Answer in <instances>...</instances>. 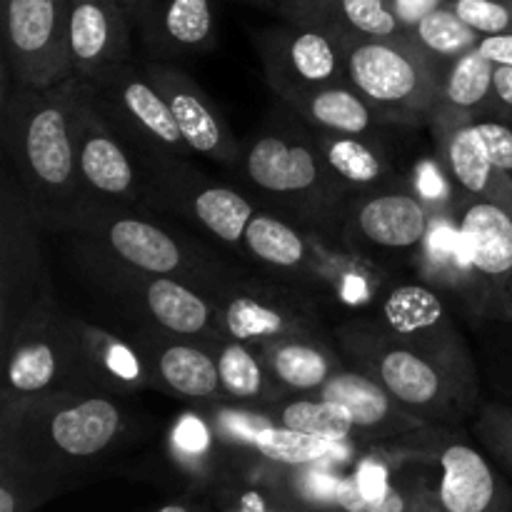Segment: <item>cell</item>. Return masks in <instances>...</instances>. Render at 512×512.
Here are the masks:
<instances>
[{"label": "cell", "instance_id": "cell-38", "mask_svg": "<svg viewBox=\"0 0 512 512\" xmlns=\"http://www.w3.org/2000/svg\"><path fill=\"white\" fill-rule=\"evenodd\" d=\"M448 5L483 38L512 33V0H448Z\"/></svg>", "mask_w": 512, "mask_h": 512}, {"label": "cell", "instance_id": "cell-30", "mask_svg": "<svg viewBox=\"0 0 512 512\" xmlns=\"http://www.w3.org/2000/svg\"><path fill=\"white\" fill-rule=\"evenodd\" d=\"M280 103L288 105L315 133L365 138L378 125H383V120L370 108L368 100L350 83L328 85V88L310 90V93L288 95Z\"/></svg>", "mask_w": 512, "mask_h": 512}, {"label": "cell", "instance_id": "cell-4", "mask_svg": "<svg viewBox=\"0 0 512 512\" xmlns=\"http://www.w3.org/2000/svg\"><path fill=\"white\" fill-rule=\"evenodd\" d=\"M243 178L290 223L340 240L345 210L355 190L330 170L313 138L265 133L243 153Z\"/></svg>", "mask_w": 512, "mask_h": 512}, {"label": "cell", "instance_id": "cell-16", "mask_svg": "<svg viewBox=\"0 0 512 512\" xmlns=\"http://www.w3.org/2000/svg\"><path fill=\"white\" fill-rule=\"evenodd\" d=\"M143 208L190 220L230 248L243 245L245 230L255 215L253 203L240 190L200 178L193 163L153 175Z\"/></svg>", "mask_w": 512, "mask_h": 512}, {"label": "cell", "instance_id": "cell-17", "mask_svg": "<svg viewBox=\"0 0 512 512\" xmlns=\"http://www.w3.org/2000/svg\"><path fill=\"white\" fill-rule=\"evenodd\" d=\"M375 323L400 343L428 353L468 375H478L445 298L428 283H400L380 303Z\"/></svg>", "mask_w": 512, "mask_h": 512}, {"label": "cell", "instance_id": "cell-33", "mask_svg": "<svg viewBox=\"0 0 512 512\" xmlns=\"http://www.w3.org/2000/svg\"><path fill=\"white\" fill-rule=\"evenodd\" d=\"M218 358L223 398L240 405H275L288 390L278 385L258 348L240 340L223 338L213 345Z\"/></svg>", "mask_w": 512, "mask_h": 512}, {"label": "cell", "instance_id": "cell-11", "mask_svg": "<svg viewBox=\"0 0 512 512\" xmlns=\"http://www.w3.org/2000/svg\"><path fill=\"white\" fill-rule=\"evenodd\" d=\"M3 65L20 88L48 90L73 78L70 0H0Z\"/></svg>", "mask_w": 512, "mask_h": 512}, {"label": "cell", "instance_id": "cell-12", "mask_svg": "<svg viewBox=\"0 0 512 512\" xmlns=\"http://www.w3.org/2000/svg\"><path fill=\"white\" fill-rule=\"evenodd\" d=\"M43 230L33 203L10 168L0 188V345L50 283L40 245Z\"/></svg>", "mask_w": 512, "mask_h": 512}, {"label": "cell", "instance_id": "cell-27", "mask_svg": "<svg viewBox=\"0 0 512 512\" xmlns=\"http://www.w3.org/2000/svg\"><path fill=\"white\" fill-rule=\"evenodd\" d=\"M285 13L293 23L328 30L343 43L410 38L390 0H290Z\"/></svg>", "mask_w": 512, "mask_h": 512}, {"label": "cell", "instance_id": "cell-7", "mask_svg": "<svg viewBox=\"0 0 512 512\" xmlns=\"http://www.w3.org/2000/svg\"><path fill=\"white\" fill-rule=\"evenodd\" d=\"M80 85L125 148L143 165L148 180L190 163L193 148L143 63H118L80 80Z\"/></svg>", "mask_w": 512, "mask_h": 512}, {"label": "cell", "instance_id": "cell-10", "mask_svg": "<svg viewBox=\"0 0 512 512\" xmlns=\"http://www.w3.org/2000/svg\"><path fill=\"white\" fill-rule=\"evenodd\" d=\"M433 210L403 185L355 190L340 230L353 258L380 268L415 263L428 238Z\"/></svg>", "mask_w": 512, "mask_h": 512}, {"label": "cell", "instance_id": "cell-18", "mask_svg": "<svg viewBox=\"0 0 512 512\" xmlns=\"http://www.w3.org/2000/svg\"><path fill=\"white\" fill-rule=\"evenodd\" d=\"M143 65L173 110L193 153L220 165H238V160L243 158L238 138L208 93L175 63L145 60Z\"/></svg>", "mask_w": 512, "mask_h": 512}, {"label": "cell", "instance_id": "cell-35", "mask_svg": "<svg viewBox=\"0 0 512 512\" xmlns=\"http://www.w3.org/2000/svg\"><path fill=\"white\" fill-rule=\"evenodd\" d=\"M415 43L420 45L425 55L440 63L443 68H448L453 60L463 58L465 53L475 50L480 45L483 35L475 33L465 20H460V15L450 8L448 3L435 8L433 13L425 15L413 30H410Z\"/></svg>", "mask_w": 512, "mask_h": 512}, {"label": "cell", "instance_id": "cell-24", "mask_svg": "<svg viewBox=\"0 0 512 512\" xmlns=\"http://www.w3.org/2000/svg\"><path fill=\"white\" fill-rule=\"evenodd\" d=\"M318 398L343 405L353 418L355 430L375 435V438H395V435L418 433L428 428L423 418L400 405L383 385L368 373L340 365L333 378L323 385Z\"/></svg>", "mask_w": 512, "mask_h": 512}, {"label": "cell", "instance_id": "cell-32", "mask_svg": "<svg viewBox=\"0 0 512 512\" xmlns=\"http://www.w3.org/2000/svg\"><path fill=\"white\" fill-rule=\"evenodd\" d=\"M440 503L448 512H488L498 500V478L488 460L465 443L440 453Z\"/></svg>", "mask_w": 512, "mask_h": 512}, {"label": "cell", "instance_id": "cell-2", "mask_svg": "<svg viewBox=\"0 0 512 512\" xmlns=\"http://www.w3.org/2000/svg\"><path fill=\"white\" fill-rule=\"evenodd\" d=\"M345 360L378 380L400 405L425 423H458L480 408L478 375H468L428 353L390 338L373 315L340 325Z\"/></svg>", "mask_w": 512, "mask_h": 512}, {"label": "cell", "instance_id": "cell-26", "mask_svg": "<svg viewBox=\"0 0 512 512\" xmlns=\"http://www.w3.org/2000/svg\"><path fill=\"white\" fill-rule=\"evenodd\" d=\"M495 68L498 65L475 48L443 70L438 98L428 120L435 143L458 125L490 118Z\"/></svg>", "mask_w": 512, "mask_h": 512}, {"label": "cell", "instance_id": "cell-25", "mask_svg": "<svg viewBox=\"0 0 512 512\" xmlns=\"http://www.w3.org/2000/svg\"><path fill=\"white\" fill-rule=\"evenodd\" d=\"M243 248L265 268L303 280H320L323 285H328V273L335 263L333 258H320L323 250H318V235L268 210H255L245 230Z\"/></svg>", "mask_w": 512, "mask_h": 512}, {"label": "cell", "instance_id": "cell-47", "mask_svg": "<svg viewBox=\"0 0 512 512\" xmlns=\"http://www.w3.org/2000/svg\"><path fill=\"white\" fill-rule=\"evenodd\" d=\"M235 512H265V503L263 498H260L258 493H248L243 498V505H240V510Z\"/></svg>", "mask_w": 512, "mask_h": 512}, {"label": "cell", "instance_id": "cell-29", "mask_svg": "<svg viewBox=\"0 0 512 512\" xmlns=\"http://www.w3.org/2000/svg\"><path fill=\"white\" fill-rule=\"evenodd\" d=\"M78 325L90 375L100 390L115 395H133L138 390L153 388L148 360L133 335L125 338V335L100 328L80 315Z\"/></svg>", "mask_w": 512, "mask_h": 512}, {"label": "cell", "instance_id": "cell-8", "mask_svg": "<svg viewBox=\"0 0 512 512\" xmlns=\"http://www.w3.org/2000/svg\"><path fill=\"white\" fill-rule=\"evenodd\" d=\"M63 233L88 240L105 255L135 270L183 280L203 295L223 275L213 265H198V255L185 248L170 230L140 218L130 210V205L115 200L85 195L83 203L65 223Z\"/></svg>", "mask_w": 512, "mask_h": 512}, {"label": "cell", "instance_id": "cell-3", "mask_svg": "<svg viewBox=\"0 0 512 512\" xmlns=\"http://www.w3.org/2000/svg\"><path fill=\"white\" fill-rule=\"evenodd\" d=\"M123 398L105 390H65L0 400L3 453L18 463L35 460L40 453L65 460L100 458L128 428Z\"/></svg>", "mask_w": 512, "mask_h": 512}, {"label": "cell", "instance_id": "cell-36", "mask_svg": "<svg viewBox=\"0 0 512 512\" xmlns=\"http://www.w3.org/2000/svg\"><path fill=\"white\" fill-rule=\"evenodd\" d=\"M275 405H278V410H275L273 423L285 425V428L320 435V438L335 440V443H345L355 433V423L350 413L343 405L333 403V400L300 398Z\"/></svg>", "mask_w": 512, "mask_h": 512}, {"label": "cell", "instance_id": "cell-40", "mask_svg": "<svg viewBox=\"0 0 512 512\" xmlns=\"http://www.w3.org/2000/svg\"><path fill=\"white\" fill-rule=\"evenodd\" d=\"M335 500L345 512H405V498L390 485L383 498H365L355 485V478H343L335 483Z\"/></svg>", "mask_w": 512, "mask_h": 512}, {"label": "cell", "instance_id": "cell-45", "mask_svg": "<svg viewBox=\"0 0 512 512\" xmlns=\"http://www.w3.org/2000/svg\"><path fill=\"white\" fill-rule=\"evenodd\" d=\"M490 320H505L512 323V280L503 288V293L495 298L493 308H490Z\"/></svg>", "mask_w": 512, "mask_h": 512}, {"label": "cell", "instance_id": "cell-41", "mask_svg": "<svg viewBox=\"0 0 512 512\" xmlns=\"http://www.w3.org/2000/svg\"><path fill=\"white\" fill-rule=\"evenodd\" d=\"M490 118L512 125V68H505V65L495 68Z\"/></svg>", "mask_w": 512, "mask_h": 512}, {"label": "cell", "instance_id": "cell-39", "mask_svg": "<svg viewBox=\"0 0 512 512\" xmlns=\"http://www.w3.org/2000/svg\"><path fill=\"white\" fill-rule=\"evenodd\" d=\"M478 438L512 468V405L485 403L478 418Z\"/></svg>", "mask_w": 512, "mask_h": 512}, {"label": "cell", "instance_id": "cell-48", "mask_svg": "<svg viewBox=\"0 0 512 512\" xmlns=\"http://www.w3.org/2000/svg\"><path fill=\"white\" fill-rule=\"evenodd\" d=\"M158 512H188V508H183V505H165Z\"/></svg>", "mask_w": 512, "mask_h": 512}, {"label": "cell", "instance_id": "cell-6", "mask_svg": "<svg viewBox=\"0 0 512 512\" xmlns=\"http://www.w3.org/2000/svg\"><path fill=\"white\" fill-rule=\"evenodd\" d=\"M78 240L83 243L78 260L95 288L105 293L110 303L118 305L125 318L138 320L143 333L175 335L208 345L225 338L218 310L200 290L190 288L178 278L130 268L105 255L88 240Z\"/></svg>", "mask_w": 512, "mask_h": 512}, {"label": "cell", "instance_id": "cell-42", "mask_svg": "<svg viewBox=\"0 0 512 512\" xmlns=\"http://www.w3.org/2000/svg\"><path fill=\"white\" fill-rule=\"evenodd\" d=\"M175 445L185 453H200L208 445V428L203 420L195 418L193 413L180 418L178 428H175Z\"/></svg>", "mask_w": 512, "mask_h": 512}, {"label": "cell", "instance_id": "cell-22", "mask_svg": "<svg viewBox=\"0 0 512 512\" xmlns=\"http://www.w3.org/2000/svg\"><path fill=\"white\" fill-rule=\"evenodd\" d=\"M148 360L153 388L183 400L223 398L213 345L163 333L133 335Z\"/></svg>", "mask_w": 512, "mask_h": 512}, {"label": "cell", "instance_id": "cell-37", "mask_svg": "<svg viewBox=\"0 0 512 512\" xmlns=\"http://www.w3.org/2000/svg\"><path fill=\"white\" fill-rule=\"evenodd\" d=\"M335 440L320 438V435L303 433V430L285 428L278 423H265L253 435V448L263 455L265 460H273L280 465H313L320 460L338 453Z\"/></svg>", "mask_w": 512, "mask_h": 512}, {"label": "cell", "instance_id": "cell-44", "mask_svg": "<svg viewBox=\"0 0 512 512\" xmlns=\"http://www.w3.org/2000/svg\"><path fill=\"white\" fill-rule=\"evenodd\" d=\"M478 50L485 55V58L493 60L495 65L512 68V33L485 35V38H480Z\"/></svg>", "mask_w": 512, "mask_h": 512}, {"label": "cell", "instance_id": "cell-49", "mask_svg": "<svg viewBox=\"0 0 512 512\" xmlns=\"http://www.w3.org/2000/svg\"><path fill=\"white\" fill-rule=\"evenodd\" d=\"M140 3H143V0H123V5H125V8H128V13H133V10L138 8Z\"/></svg>", "mask_w": 512, "mask_h": 512}, {"label": "cell", "instance_id": "cell-14", "mask_svg": "<svg viewBox=\"0 0 512 512\" xmlns=\"http://www.w3.org/2000/svg\"><path fill=\"white\" fill-rule=\"evenodd\" d=\"M255 43L265 80L278 100L348 83L345 43L328 30L293 23L263 30Z\"/></svg>", "mask_w": 512, "mask_h": 512}, {"label": "cell", "instance_id": "cell-1", "mask_svg": "<svg viewBox=\"0 0 512 512\" xmlns=\"http://www.w3.org/2000/svg\"><path fill=\"white\" fill-rule=\"evenodd\" d=\"M0 80V140L10 168L43 228L63 233L68 218L88 195L70 125L78 78L73 75L48 90H30L20 88L3 65Z\"/></svg>", "mask_w": 512, "mask_h": 512}, {"label": "cell", "instance_id": "cell-23", "mask_svg": "<svg viewBox=\"0 0 512 512\" xmlns=\"http://www.w3.org/2000/svg\"><path fill=\"white\" fill-rule=\"evenodd\" d=\"M470 265L490 290V308L512 280V213L493 200L468 198L455 208ZM490 320V310H488Z\"/></svg>", "mask_w": 512, "mask_h": 512}, {"label": "cell", "instance_id": "cell-28", "mask_svg": "<svg viewBox=\"0 0 512 512\" xmlns=\"http://www.w3.org/2000/svg\"><path fill=\"white\" fill-rule=\"evenodd\" d=\"M448 178L468 198L493 200L512 213V178L493 163L478 123H465L438 140Z\"/></svg>", "mask_w": 512, "mask_h": 512}, {"label": "cell", "instance_id": "cell-20", "mask_svg": "<svg viewBox=\"0 0 512 512\" xmlns=\"http://www.w3.org/2000/svg\"><path fill=\"white\" fill-rule=\"evenodd\" d=\"M415 265L423 283L438 290L443 298H453L473 318L488 320L490 290L465 255L458 215L453 210H433L428 238Z\"/></svg>", "mask_w": 512, "mask_h": 512}, {"label": "cell", "instance_id": "cell-15", "mask_svg": "<svg viewBox=\"0 0 512 512\" xmlns=\"http://www.w3.org/2000/svg\"><path fill=\"white\" fill-rule=\"evenodd\" d=\"M70 125H73L80 178H83L88 195L115 200V203L130 205V208H143L145 193H148V173L125 148V143L110 128L108 120L100 115V110L90 103L80 80L78 90H75Z\"/></svg>", "mask_w": 512, "mask_h": 512}, {"label": "cell", "instance_id": "cell-31", "mask_svg": "<svg viewBox=\"0 0 512 512\" xmlns=\"http://www.w3.org/2000/svg\"><path fill=\"white\" fill-rule=\"evenodd\" d=\"M258 350L275 383L283 385L288 393L318 395L323 385L333 378L335 370L343 365L325 340H273V343L260 345Z\"/></svg>", "mask_w": 512, "mask_h": 512}, {"label": "cell", "instance_id": "cell-43", "mask_svg": "<svg viewBox=\"0 0 512 512\" xmlns=\"http://www.w3.org/2000/svg\"><path fill=\"white\" fill-rule=\"evenodd\" d=\"M445 3H448V0H390L395 15H398L400 23H403L408 30H413L425 15L433 13L435 8H440V5Z\"/></svg>", "mask_w": 512, "mask_h": 512}, {"label": "cell", "instance_id": "cell-19", "mask_svg": "<svg viewBox=\"0 0 512 512\" xmlns=\"http://www.w3.org/2000/svg\"><path fill=\"white\" fill-rule=\"evenodd\" d=\"M130 20L148 60L175 63L208 53L215 43L213 0H143Z\"/></svg>", "mask_w": 512, "mask_h": 512}, {"label": "cell", "instance_id": "cell-46", "mask_svg": "<svg viewBox=\"0 0 512 512\" xmlns=\"http://www.w3.org/2000/svg\"><path fill=\"white\" fill-rule=\"evenodd\" d=\"M0 512H18V495L8 483L0 485Z\"/></svg>", "mask_w": 512, "mask_h": 512}, {"label": "cell", "instance_id": "cell-13", "mask_svg": "<svg viewBox=\"0 0 512 512\" xmlns=\"http://www.w3.org/2000/svg\"><path fill=\"white\" fill-rule=\"evenodd\" d=\"M223 323L225 338L260 348L273 340H323V325L298 293L283 285L248 283L220 275L205 293Z\"/></svg>", "mask_w": 512, "mask_h": 512}, {"label": "cell", "instance_id": "cell-5", "mask_svg": "<svg viewBox=\"0 0 512 512\" xmlns=\"http://www.w3.org/2000/svg\"><path fill=\"white\" fill-rule=\"evenodd\" d=\"M0 355L5 373L0 400L65 390H100L85 360L78 315L65 310L55 295L53 280L0 345Z\"/></svg>", "mask_w": 512, "mask_h": 512}, {"label": "cell", "instance_id": "cell-21", "mask_svg": "<svg viewBox=\"0 0 512 512\" xmlns=\"http://www.w3.org/2000/svg\"><path fill=\"white\" fill-rule=\"evenodd\" d=\"M133 20L123 0H70V63L88 80L133 58Z\"/></svg>", "mask_w": 512, "mask_h": 512}, {"label": "cell", "instance_id": "cell-34", "mask_svg": "<svg viewBox=\"0 0 512 512\" xmlns=\"http://www.w3.org/2000/svg\"><path fill=\"white\" fill-rule=\"evenodd\" d=\"M310 138L318 145L320 155L330 165V170L353 190L385 188V185L398 183L393 173H390L388 160L380 153H375L363 138L315 133V130Z\"/></svg>", "mask_w": 512, "mask_h": 512}, {"label": "cell", "instance_id": "cell-9", "mask_svg": "<svg viewBox=\"0 0 512 512\" xmlns=\"http://www.w3.org/2000/svg\"><path fill=\"white\" fill-rule=\"evenodd\" d=\"M348 83L383 123L428 125L443 78V65L420 50L413 35L403 40H348Z\"/></svg>", "mask_w": 512, "mask_h": 512}]
</instances>
